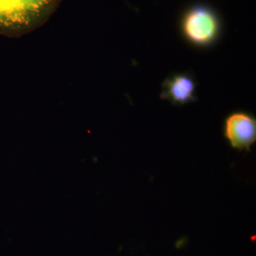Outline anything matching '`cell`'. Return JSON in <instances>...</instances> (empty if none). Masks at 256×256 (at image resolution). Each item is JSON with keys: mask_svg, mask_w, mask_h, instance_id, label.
Returning a JSON list of instances; mask_svg holds the SVG:
<instances>
[{"mask_svg": "<svg viewBox=\"0 0 256 256\" xmlns=\"http://www.w3.org/2000/svg\"><path fill=\"white\" fill-rule=\"evenodd\" d=\"M36 15L28 0H0V26L24 24Z\"/></svg>", "mask_w": 256, "mask_h": 256, "instance_id": "cell-4", "label": "cell"}, {"mask_svg": "<svg viewBox=\"0 0 256 256\" xmlns=\"http://www.w3.org/2000/svg\"><path fill=\"white\" fill-rule=\"evenodd\" d=\"M184 34L196 46L212 44L220 33L218 20L213 12L203 6L188 11L182 22Z\"/></svg>", "mask_w": 256, "mask_h": 256, "instance_id": "cell-1", "label": "cell"}, {"mask_svg": "<svg viewBox=\"0 0 256 256\" xmlns=\"http://www.w3.org/2000/svg\"><path fill=\"white\" fill-rule=\"evenodd\" d=\"M161 97L178 105L195 100L196 84L188 74H180L166 79L163 84Z\"/></svg>", "mask_w": 256, "mask_h": 256, "instance_id": "cell-3", "label": "cell"}, {"mask_svg": "<svg viewBox=\"0 0 256 256\" xmlns=\"http://www.w3.org/2000/svg\"><path fill=\"white\" fill-rule=\"evenodd\" d=\"M224 131L232 148L248 150L256 142V120L245 112H235L226 120Z\"/></svg>", "mask_w": 256, "mask_h": 256, "instance_id": "cell-2", "label": "cell"}]
</instances>
